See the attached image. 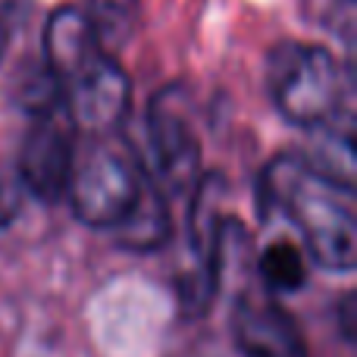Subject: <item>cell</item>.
I'll list each match as a JSON object with an SVG mask.
<instances>
[{
    "label": "cell",
    "mask_w": 357,
    "mask_h": 357,
    "mask_svg": "<svg viewBox=\"0 0 357 357\" xmlns=\"http://www.w3.org/2000/svg\"><path fill=\"white\" fill-rule=\"evenodd\" d=\"M264 197L301 232L304 254L323 270L351 273L357 264L354 188L320 176L304 157L285 154L266 167Z\"/></svg>",
    "instance_id": "1"
},
{
    "label": "cell",
    "mask_w": 357,
    "mask_h": 357,
    "mask_svg": "<svg viewBox=\"0 0 357 357\" xmlns=\"http://www.w3.org/2000/svg\"><path fill=\"white\" fill-rule=\"evenodd\" d=\"M148 182V169L119 135H88L75 148L66 197L73 213L91 229H119L135 210Z\"/></svg>",
    "instance_id": "2"
},
{
    "label": "cell",
    "mask_w": 357,
    "mask_h": 357,
    "mask_svg": "<svg viewBox=\"0 0 357 357\" xmlns=\"http://www.w3.org/2000/svg\"><path fill=\"white\" fill-rule=\"evenodd\" d=\"M266 88L276 110L301 129H320L348 116L351 85L339 60L317 44H279L266 63Z\"/></svg>",
    "instance_id": "3"
},
{
    "label": "cell",
    "mask_w": 357,
    "mask_h": 357,
    "mask_svg": "<svg viewBox=\"0 0 357 357\" xmlns=\"http://www.w3.org/2000/svg\"><path fill=\"white\" fill-rule=\"evenodd\" d=\"M151 151L157 176H151L160 191L195 188L201 178V142L191 119V100L182 85H167L154 94L148 110Z\"/></svg>",
    "instance_id": "4"
},
{
    "label": "cell",
    "mask_w": 357,
    "mask_h": 357,
    "mask_svg": "<svg viewBox=\"0 0 357 357\" xmlns=\"http://www.w3.org/2000/svg\"><path fill=\"white\" fill-rule=\"evenodd\" d=\"M79 129L73 126L66 107L35 116L25 132L19 151V182L41 204H54L66 197L69 176H73Z\"/></svg>",
    "instance_id": "5"
},
{
    "label": "cell",
    "mask_w": 357,
    "mask_h": 357,
    "mask_svg": "<svg viewBox=\"0 0 357 357\" xmlns=\"http://www.w3.org/2000/svg\"><path fill=\"white\" fill-rule=\"evenodd\" d=\"M229 329L241 357H310L298 320L270 295L235 298Z\"/></svg>",
    "instance_id": "6"
},
{
    "label": "cell",
    "mask_w": 357,
    "mask_h": 357,
    "mask_svg": "<svg viewBox=\"0 0 357 357\" xmlns=\"http://www.w3.org/2000/svg\"><path fill=\"white\" fill-rule=\"evenodd\" d=\"M129 98V75L123 73L116 56H104L98 66L88 69L79 82L63 91V107L75 129H85L88 135H107L126 116Z\"/></svg>",
    "instance_id": "7"
},
{
    "label": "cell",
    "mask_w": 357,
    "mask_h": 357,
    "mask_svg": "<svg viewBox=\"0 0 357 357\" xmlns=\"http://www.w3.org/2000/svg\"><path fill=\"white\" fill-rule=\"evenodd\" d=\"M104 56L110 54H104L100 44L94 41L85 13L75 6H60L56 13H50L47 25H44V66L60 82V91L79 82Z\"/></svg>",
    "instance_id": "8"
},
{
    "label": "cell",
    "mask_w": 357,
    "mask_h": 357,
    "mask_svg": "<svg viewBox=\"0 0 357 357\" xmlns=\"http://www.w3.org/2000/svg\"><path fill=\"white\" fill-rule=\"evenodd\" d=\"M116 232H119V241L126 248H135V251H151V248H160L167 241V235H169L167 195L151 178V173H148V182H144V191L138 197L135 210H132L129 220Z\"/></svg>",
    "instance_id": "9"
},
{
    "label": "cell",
    "mask_w": 357,
    "mask_h": 357,
    "mask_svg": "<svg viewBox=\"0 0 357 357\" xmlns=\"http://www.w3.org/2000/svg\"><path fill=\"white\" fill-rule=\"evenodd\" d=\"M82 13L94 31V41L110 56H116L135 35L138 0H88V10Z\"/></svg>",
    "instance_id": "10"
},
{
    "label": "cell",
    "mask_w": 357,
    "mask_h": 357,
    "mask_svg": "<svg viewBox=\"0 0 357 357\" xmlns=\"http://www.w3.org/2000/svg\"><path fill=\"white\" fill-rule=\"evenodd\" d=\"M260 279L270 291H298L307 279V254L295 241H270L260 254Z\"/></svg>",
    "instance_id": "11"
},
{
    "label": "cell",
    "mask_w": 357,
    "mask_h": 357,
    "mask_svg": "<svg viewBox=\"0 0 357 357\" xmlns=\"http://www.w3.org/2000/svg\"><path fill=\"white\" fill-rule=\"evenodd\" d=\"M339 320H342V335H345L348 342H354V335H357V326H354V298H351V295H345V298H342Z\"/></svg>",
    "instance_id": "12"
},
{
    "label": "cell",
    "mask_w": 357,
    "mask_h": 357,
    "mask_svg": "<svg viewBox=\"0 0 357 357\" xmlns=\"http://www.w3.org/2000/svg\"><path fill=\"white\" fill-rule=\"evenodd\" d=\"M3 50H6V19L0 16V60H3Z\"/></svg>",
    "instance_id": "13"
}]
</instances>
